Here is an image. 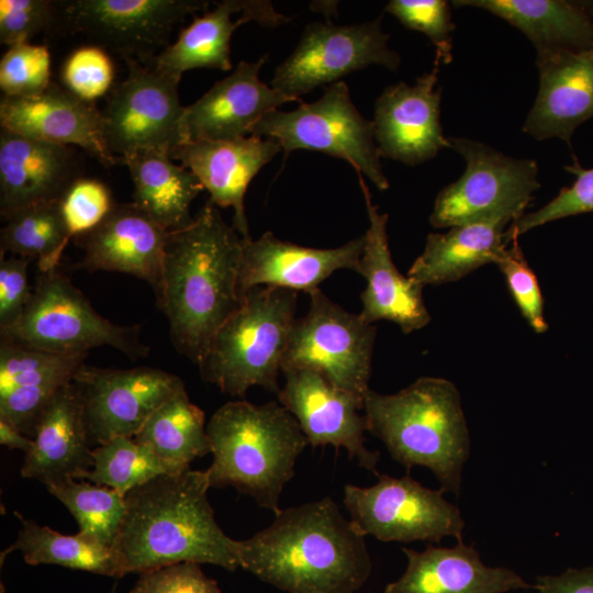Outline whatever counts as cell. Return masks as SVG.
<instances>
[{
  "label": "cell",
  "mask_w": 593,
  "mask_h": 593,
  "mask_svg": "<svg viewBox=\"0 0 593 593\" xmlns=\"http://www.w3.org/2000/svg\"><path fill=\"white\" fill-rule=\"evenodd\" d=\"M309 295V311L294 322L281 371L314 370L337 388L363 396L370 389L377 327L334 303L320 289Z\"/></svg>",
  "instance_id": "cell-10"
},
{
  "label": "cell",
  "mask_w": 593,
  "mask_h": 593,
  "mask_svg": "<svg viewBox=\"0 0 593 593\" xmlns=\"http://www.w3.org/2000/svg\"><path fill=\"white\" fill-rule=\"evenodd\" d=\"M0 444L9 449H19L27 454L32 449L34 440L8 421L0 418Z\"/></svg>",
  "instance_id": "cell-48"
},
{
  "label": "cell",
  "mask_w": 593,
  "mask_h": 593,
  "mask_svg": "<svg viewBox=\"0 0 593 593\" xmlns=\"http://www.w3.org/2000/svg\"><path fill=\"white\" fill-rule=\"evenodd\" d=\"M359 183L363 193L369 226L357 272L367 281L361 293L362 321L373 324L380 320L395 323L409 334L425 327L430 315L423 299V288L395 267L387 234L388 215L380 213L371 201V194L361 174Z\"/></svg>",
  "instance_id": "cell-22"
},
{
  "label": "cell",
  "mask_w": 593,
  "mask_h": 593,
  "mask_svg": "<svg viewBox=\"0 0 593 593\" xmlns=\"http://www.w3.org/2000/svg\"><path fill=\"white\" fill-rule=\"evenodd\" d=\"M126 78L114 86L102 113L104 137L118 158L138 150L169 153L186 142L180 103V78L153 65L123 57Z\"/></svg>",
  "instance_id": "cell-12"
},
{
  "label": "cell",
  "mask_w": 593,
  "mask_h": 593,
  "mask_svg": "<svg viewBox=\"0 0 593 593\" xmlns=\"http://www.w3.org/2000/svg\"><path fill=\"white\" fill-rule=\"evenodd\" d=\"M539 90L523 131L536 139L558 137L571 146L575 128L593 118V47L539 52Z\"/></svg>",
  "instance_id": "cell-23"
},
{
  "label": "cell",
  "mask_w": 593,
  "mask_h": 593,
  "mask_svg": "<svg viewBox=\"0 0 593 593\" xmlns=\"http://www.w3.org/2000/svg\"><path fill=\"white\" fill-rule=\"evenodd\" d=\"M203 0H71L59 2V29L82 33L94 45L149 64L171 43L187 16L204 11Z\"/></svg>",
  "instance_id": "cell-14"
},
{
  "label": "cell",
  "mask_w": 593,
  "mask_h": 593,
  "mask_svg": "<svg viewBox=\"0 0 593 593\" xmlns=\"http://www.w3.org/2000/svg\"><path fill=\"white\" fill-rule=\"evenodd\" d=\"M130 593H222L199 563L180 562L141 573Z\"/></svg>",
  "instance_id": "cell-45"
},
{
  "label": "cell",
  "mask_w": 593,
  "mask_h": 593,
  "mask_svg": "<svg viewBox=\"0 0 593 593\" xmlns=\"http://www.w3.org/2000/svg\"><path fill=\"white\" fill-rule=\"evenodd\" d=\"M245 0H223L212 11L194 15L177 40L149 63L157 70L181 79L195 68L232 69L231 38L234 31L249 20L242 13Z\"/></svg>",
  "instance_id": "cell-32"
},
{
  "label": "cell",
  "mask_w": 593,
  "mask_h": 593,
  "mask_svg": "<svg viewBox=\"0 0 593 593\" xmlns=\"http://www.w3.org/2000/svg\"><path fill=\"white\" fill-rule=\"evenodd\" d=\"M206 471L163 474L125 495L126 511L113 545L123 575L180 562L239 568L235 540L214 517Z\"/></svg>",
  "instance_id": "cell-3"
},
{
  "label": "cell",
  "mask_w": 593,
  "mask_h": 593,
  "mask_svg": "<svg viewBox=\"0 0 593 593\" xmlns=\"http://www.w3.org/2000/svg\"><path fill=\"white\" fill-rule=\"evenodd\" d=\"M87 355H63L0 339V418L33 438L56 392L72 381Z\"/></svg>",
  "instance_id": "cell-26"
},
{
  "label": "cell",
  "mask_w": 593,
  "mask_h": 593,
  "mask_svg": "<svg viewBox=\"0 0 593 593\" xmlns=\"http://www.w3.org/2000/svg\"><path fill=\"white\" fill-rule=\"evenodd\" d=\"M70 240L59 201L24 208L5 220L0 231V255L36 259L40 272L56 270Z\"/></svg>",
  "instance_id": "cell-35"
},
{
  "label": "cell",
  "mask_w": 593,
  "mask_h": 593,
  "mask_svg": "<svg viewBox=\"0 0 593 593\" xmlns=\"http://www.w3.org/2000/svg\"><path fill=\"white\" fill-rule=\"evenodd\" d=\"M455 7L484 9L523 32L536 52L593 47V21L582 2L564 0H456Z\"/></svg>",
  "instance_id": "cell-31"
},
{
  "label": "cell",
  "mask_w": 593,
  "mask_h": 593,
  "mask_svg": "<svg viewBox=\"0 0 593 593\" xmlns=\"http://www.w3.org/2000/svg\"><path fill=\"white\" fill-rule=\"evenodd\" d=\"M22 527L14 542L0 553L2 566L7 556L21 551L26 563L57 564L105 577H124L113 549L93 542L79 534L64 535L41 526L15 512Z\"/></svg>",
  "instance_id": "cell-34"
},
{
  "label": "cell",
  "mask_w": 593,
  "mask_h": 593,
  "mask_svg": "<svg viewBox=\"0 0 593 593\" xmlns=\"http://www.w3.org/2000/svg\"><path fill=\"white\" fill-rule=\"evenodd\" d=\"M337 5H338V2H333V1H318V2H314L312 3V9H314L315 11H318L321 13H324L326 14L327 16H331V15H337Z\"/></svg>",
  "instance_id": "cell-49"
},
{
  "label": "cell",
  "mask_w": 593,
  "mask_h": 593,
  "mask_svg": "<svg viewBox=\"0 0 593 593\" xmlns=\"http://www.w3.org/2000/svg\"><path fill=\"white\" fill-rule=\"evenodd\" d=\"M114 65L104 48L97 45L78 47L61 68L65 88L78 98L94 102L112 89Z\"/></svg>",
  "instance_id": "cell-42"
},
{
  "label": "cell",
  "mask_w": 593,
  "mask_h": 593,
  "mask_svg": "<svg viewBox=\"0 0 593 593\" xmlns=\"http://www.w3.org/2000/svg\"><path fill=\"white\" fill-rule=\"evenodd\" d=\"M281 150L276 139L250 135L230 141L186 142L175 147L170 157L198 177L210 193V203L233 209V226L247 240L251 237L245 193L253 178Z\"/></svg>",
  "instance_id": "cell-21"
},
{
  "label": "cell",
  "mask_w": 593,
  "mask_h": 593,
  "mask_svg": "<svg viewBox=\"0 0 593 593\" xmlns=\"http://www.w3.org/2000/svg\"><path fill=\"white\" fill-rule=\"evenodd\" d=\"M46 489L72 514L80 536L113 548L126 511L124 495L74 478L49 483Z\"/></svg>",
  "instance_id": "cell-36"
},
{
  "label": "cell",
  "mask_w": 593,
  "mask_h": 593,
  "mask_svg": "<svg viewBox=\"0 0 593 593\" xmlns=\"http://www.w3.org/2000/svg\"><path fill=\"white\" fill-rule=\"evenodd\" d=\"M134 184L133 203L165 231L189 225L190 206L204 187L198 177L177 165L169 153L138 150L120 157Z\"/></svg>",
  "instance_id": "cell-30"
},
{
  "label": "cell",
  "mask_w": 593,
  "mask_h": 593,
  "mask_svg": "<svg viewBox=\"0 0 593 593\" xmlns=\"http://www.w3.org/2000/svg\"><path fill=\"white\" fill-rule=\"evenodd\" d=\"M92 456V469L83 472L78 480L111 488L124 496L156 477L171 474L163 462L133 437L113 438L94 447Z\"/></svg>",
  "instance_id": "cell-37"
},
{
  "label": "cell",
  "mask_w": 593,
  "mask_h": 593,
  "mask_svg": "<svg viewBox=\"0 0 593 593\" xmlns=\"http://www.w3.org/2000/svg\"><path fill=\"white\" fill-rule=\"evenodd\" d=\"M139 325H119L100 315L86 295L56 270L40 272L20 318L0 329V339L63 355H88L111 346L131 360L145 358Z\"/></svg>",
  "instance_id": "cell-7"
},
{
  "label": "cell",
  "mask_w": 593,
  "mask_h": 593,
  "mask_svg": "<svg viewBox=\"0 0 593 593\" xmlns=\"http://www.w3.org/2000/svg\"><path fill=\"white\" fill-rule=\"evenodd\" d=\"M511 243L512 246L504 249L496 265L524 318L536 333H545L548 324L537 277L528 266L517 239Z\"/></svg>",
  "instance_id": "cell-43"
},
{
  "label": "cell",
  "mask_w": 593,
  "mask_h": 593,
  "mask_svg": "<svg viewBox=\"0 0 593 593\" xmlns=\"http://www.w3.org/2000/svg\"><path fill=\"white\" fill-rule=\"evenodd\" d=\"M377 477L371 486H344V504L361 535L384 542H440L445 537L462 541L465 521L441 489H428L410 474Z\"/></svg>",
  "instance_id": "cell-9"
},
{
  "label": "cell",
  "mask_w": 593,
  "mask_h": 593,
  "mask_svg": "<svg viewBox=\"0 0 593 593\" xmlns=\"http://www.w3.org/2000/svg\"><path fill=\"white\" fill-rule=\"evenodd\" d=\"M30 258L0 255V329L14 324L25 310L33 288L29 283Z\"/></svg>",
  "instance_id": "cell-46"
},
{
  "label": "cell",
  "mask_w": 593,
  "mask_h": 593,
  "mask_svg": "<svg viewBox=\"0 0 593 593\" xmlns=\"http://www.w3.org/2000/svg\"><path fill=\"white\" fill-rule=\"evenodd\" d=\"M284 383L277 393L278 402L296 419L313 448H344L357 465L374 474L379 451L365 444L367 430L363 396L337 388L322 373L310 369L282 371Z\"/></svg>",
  "instance_id": "cell-16"
},
{
  "label": "cell",
  "mask_w": 593,
  "mask_h": 593,
  "mask_svg": "<svg viewBox=\"0 0 593 593\" xmlns=\"http://www.w3.org/2000/svg\"><path fill=\"white\" fill-rule=\"evenodd\" d=\"M522 214L501 212L450 227L447 233H430L423 253L407 271L422 286L457 281L481 266L493 262L506 248L505 226Z\"/></svg>",
  "instance_id": "cell-29"
},
{
  "label": "cell",
  "mask_w": 593,
  "mask_h": 593,
  "mask_svg": "<svg viewBox=\"0 0 593 593\" xmlns=\"http://www.w3.org/2000/svg\"><path fill=\"white\" fill-rule=\"evenodd\" d=\"M90 447L135 437L150 415L184 387L178 376L153 367L100 368L83 363L72 379Z\"/></svg>",
  "instance_id": "cell-15"
},
{
  "label": "cell",
  "mask_w": 593,
  "mask_h": 593,
  "mask_svg": "<svg viewBox=\"0 0 593 593\" xmlns=\"http://www.w3.org/2000/svg\"><path fill=\"white\" fill-rule=\"evenodd\" d=\"M363 245V235L336 248L300 246L279 239L271 232L257 239H244L238 294L243 300L259 286L310 293L336 270L357 271Z\"/></svg>",
  "instance_id": "cell-19"
},
{
  "label": "cell",
  "mask_w": 593,
  "mask_h": 593,
  "mask_svg": "<svg viewBox=\"0 0 593 593\" xmlns=\"http://www.w3.org/2000/svg\"><path fill=\"white\" fill-rule=\"evenodd\" d=\"M110 593H115V585L113 586L112 591Z\"/></svg>",
  "instance_id": "cell-50"
},
{
  "label": "cell",
  "mask_w": 593,
  "mask_h": 593,
  "mask_svg": "<svg viewBox=\"0 0 593 593\" xmlns=\"http://www.w3.org/2000/svg\"><path fill=\"white\" fill-rule=\"evenodd\" d=\"M114 205L107 184L94 178L78 177L59 199L60 215L69 238L96 228Z\"/></svg>",
  "instance_id": "cell-40"
},
{
  "label": "cell",
  "mask_w": 593,
  "mask_h": 593,
  "mask_svg": "<svg viewBox=\"0 0 593 593\" xmlns=\"http://www.w3.org/2000/svg\"><path fill=\"white\" fill-rule=\"evenodd\" d=\"M167 234L133 202L115 203L96 228L75 238L85 251L78 266L89 271L132 275L149 283L156 292Z\"/></svg>",
  "instance_id": "cell-25"
},
{
  "label": "cell",
  "mask_w": 593,
  "mask_h": 593,
  "mask_svg": "<svg viewBox=\"0 0 593 593\" xmlns=\"http://www.w3.org/2000/svg\"><path fill=\"white\" fill-rule=\"evenodd\" d=\"M25 454L21 475L45 485L78 479L93 467L80 398L74 382L61 387L44 409Z\"/></svg>",
  "instance_id": "cell-28"
},
{
  "label": "cell",
  "mask_w": 593,
  "mask_h": 593,
  "mask_svg": "<svg viewBox=\"0 0 593 593\" xmlns=\"http://www.w3.org/2000/svg\"><path fill=\"white\" fill-rule=\"evenodd\" d=\"M466 161L462 176L436 197L429 222L454 227L501 212L524 214L539 189L537 163L515 159L466 137H448Z\"/></svg>",
  "instance_id": "cell-11"
},
{
  "label": "cell",
  "mask_w": 593,
  "mask_h": 593,
  "mask_svg": "<svg viewBox=\"0 0 593 593\" xmlns=\"http://www.w3.org/2000/svg\"><path fill=\"white\" fill-rule=\"evenodd\" d=\"M235 553L240 568L288 593H355L372 570L365 536L332 497L281 510L235 540Z\"/></svg>",
  "instance_id": "cell-1"
},
{
  "label": "cell",
  "mask_w": 593,
  "mask_h": 593,
  "mask_svg": "<svg viewBox=\"0 0 593 593\" xmlns=\"http://www.w3.org/2000/svg\"><path fill=\"white\" fill-rule=\"evenodd\" d=\"M206 433L213 455L205 470L210 486H232L278 514L283 488L309 445L294 416L276 401H230L213 413Z\"/></svg>",
  "instance_id": "cell-5"
},
{
  "label": "cell",
  "mask_w": 593,
  "mask_h": 593,
  "mask_svg": "<svg viewBox=\"0 0 593 593\" xmlns=\"http://www.w3.org/2000/svg\"><path fill=\"white\" fill-rule=\"evenodd\" d=\"M266 60L267 56L239 61L231 75L184 107L186 142L245 137L264 115L294 101L260 80L259 71Z\"/></svg>",
  "instance_id": "cell-20"
},
{
  "label": "cell",
  "mask_w": 593,
  "mask_h": 593,
  "mask_svg": "<svg viewBox=\"0 0 593 593\" xmlns=\"http://www.w3.org/2000/svg\"><path fill=\"white\" fill-rule=\"evenodd\" d=\"M0 125L35 139L79 146L105 167L120 164L108 147L102 113L94 102L85 101L55 82L36 96L2 97Z\"/></svg>",
  "instance_id": "cell-18"
},
{
  "label": "cell",
  "mask_w": 593,
  "mask_h": 593,
  "mask_svg": "<svg viewBox=\"0 0 593 593\" xmlns=\"http://www.w3.org/2000/svg\"><path fill=\"white\" fill-rule=\"evenodd\" d=\"M298 292L259 286L211 338L197 365L224 394L243 398L251 387L278 393V376L295 322Z\"/></svg>",
  "instance_id": "cell-6"
},
{
  "label": "cell",
  "mask_w": 593,
  "mask_h": 593,
  "mask_svg": "<svg viewBox=\"0 0 593 593\" xmlns=\"http://www.w3.org/2000/svg\"><path fill=\"white\" fill-rule=\"evenodd\" d=\"M134 439L147 448L171 473L190 469V463L211 454L204 412L181 388L147 419Z\"/></svg>",
  "instance_id": "cell-33"
},
{
  "label": "cell",
  "mask_w": 593,
  "mask_h": 593,
  "mask_svg": "<svg viewBox=\"0 0 593 593\" xmlns=\"http://www.w3.org/2000/svg\"><path fill=\"white\" fill-rule=\"evenodd\" d=\"M250 135L276 139L286 155L310 149L342 158L379 190L389 188L373 122L355 107L343 80L325 86L316 101L300 102L292 111L277 109L267 113L253 126Z\"/></svg>",
  "instance_id": "cell-8"
},
{
  "label": "cell",
  "mask_w": 593,
  "mask_h": 593,
  "mask_svg": "<svg viewBox=\"0 0 593 593\" xmlns=\"http://www.w3.org/2000/svg\"><path fill=\"white\" fill-rule=\"evenodd\" d=\"M536 593H593V567L539 577Z\"/></svg>",
  "instance_id": "cell-47"
},
{
  "label": "cell",
  "mask_w": 593,
  "mask_h": 593,
  "mask_svg": "<svg viewBox=\"0 0 593 593\" xmlns=\"http://www.w3.org/2000/svg\"><path fill=\"white\" fill-rule=\"evenodd\" d=\"M385 11L394 15L405 27L428 36L436 48L437 63L451 61V33L456 25L451 21L450 7L444 0H391Z\"/></svg>",
  "instance_id": "cell-41"
},
{
  "label": "cell",
  "mask_w": 593,
  "mask_h": 593,
  "mask_svg": "<svg viewBox=\"0 0 593 593\" xmlns=\"http://www.w3.org/2000/svg\"><path fill=\"white\" fill-rule=\"evenodd\" d=\"M244 239L208 202L167 234L157 304L175 349L198 365L211 338L242 305L237 290Z\"/></svg>",
  "instance_id": "cell-2"
},
{
  "label": "cell",
  "mask_w": 593,
  "mask_h": 593,
  "mask_svg": "<svg viewBox=\"0 0 593 593\" xmlns=\"http://www.w3.org/2000/svg\"><path fill=\"white\" fill-rule=\"evenodd\" d=\"M78 178L70 146L35 139L1 128L0 215L36 204L59 201Z\"/></svg>",
  "instance_id": "cell-24"
},
{
  "label": "cell",
  "mask_w": 593,
  "mask_h": 593,
  "mask_svg": "<svg viewBox=\"0 0 593 593\" xmlns=\"http://www.w3.org/2000/svg\"><path fill=\"white\" fill-rule=\"evenodd\" d=\"M388 41L380 19L346 25L312 22L293 52L276 68L271 87L301 102V96L313 89L371 65L395 70L401 58Z\"/></svg>",
  "instance_id": "cell-13"
},
{
  "label": "cell",
  "mask_w": 593,
  "mask_h": 593,
  "mask_svg": "<svg viewBox=\"0 0 593 593\" xmlns=\"http://www.w3.org/2000/svg\"><path fill=\"white\" fill-rule=\"evenodd\" d=\"M564 168L575 176L574 182L568 188H562L540 209L523 214L514 221L504 234L506 244L532 228L549 222L593 212V168H583L575 157H573V164Z\"/></svg>",
  "instance_id": "cell-38"
},
{
  "label": "cell",
  "mask_w": 593,
  "mask_h": 593,
  "mask_svg": "<svg viewBox=\"0 0 593 593\" xmlns=\"http://www.w3.org/2000/svg\"><path fill=\"white\" fill-rule=\"evenodd\" d=\"M367 432L407 470L432 471L446 493L459 494L470 455V436L457 387L421 377L393 394L369 389L363 395Z\"/></svg>",
  "instance_id": "cell-4"
},
{
  "label": "cell",
  "mask_w": 593,
  "mask_h": 593,
  "mask_svg": "<svg viewBox=\"0 0 593 593\" xmlns=\"http://www.w3.org/2000/svg\"><path fill=\"white\" fill-rule=\"evenodd\" d=\"M439 63L414 85L387 87L374 103V139L380 157L414 166L450 147L440 124L441 90L436 89Z\"/></svg>",
  "instance_id": "cell-17"
},
{
  "label": "cell",
  "mask_w": 593,
  "mask_h": 593,
  "mask_svg": "<svg viewBox=\"0 0 593 593\" xmlns=\"http://www.w3.org/2000/svg\"><path fill=\"white\" fill-rule=\"evenodd\" d=\"M51 83V54L45 45L16 44L1 57L0 88L3 97L36 96Z\"/></svg>",
  "instance_id": "cell-39"
},
{
  "label": "cell",
  "mask_w": 593,
  "mask_h": 593,
  "mask_svg": "<svg viewBox=\"0 0 593 593\" xmlns=\"http://www.w3.org/2000/svg\"><path fill=\"white\" fill-rule=\"evenodd\" d=\"M404 573L383 593H506L530 585L515 571L485 566L473 545H428L423 551L403 548Z\"/></svg>",
  "instance_id": "cell-27"
},
{
  "label": "cell",
  "mask_w": 593,
  "mask_h": 593,
  "mask_svg": "<svg viewBox=\"0 0 593 593\" xmlns=\"http://www.w3.org/2000/svg\"><path fill=\"white\" fill-rule=\"evenodd\" d=\"M59 2L0 0V42L8 47L29 43L38 33L59 29Z\"/></svg>",
  "instance_id": "cell-44"
}]
</instances>
